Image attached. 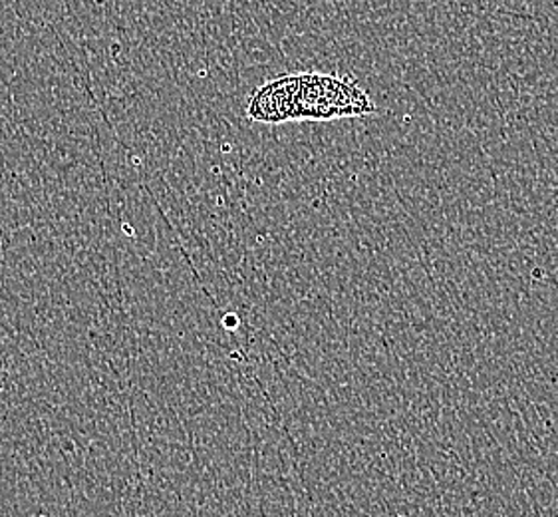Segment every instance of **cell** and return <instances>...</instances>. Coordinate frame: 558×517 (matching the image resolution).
<instances>
[{"label":"cell","instance_id":"obj_1","mask_svg":"<svg viewBox=\"0 0 558 517\" xmlns=\"http://www.w3.org/2000/svg\"><path fill=\"white\" fill-rule=\"evenodd\" d=\"M374 112L376 104L369 98L368 92L357 86L354 80L338 79L320 72L299 74L296 120L328 122Z\"/></svg>","mask_w":558,"mask_h":517},{"label":"cell","instance_id":"obj_2","mask_svg":"<svg viewBox=\"0 0 558 517\" xmlns=\"http://www.w3.org/2000/svg\"><path fill=\"white\" fill-rule=\"evenodd\" d=\"M299 74H287L263 84L248 100L246 113L258 124L279 125L296 122Z\"/></svg>","mask_w":558,"mask_h":517}]
</instances>
